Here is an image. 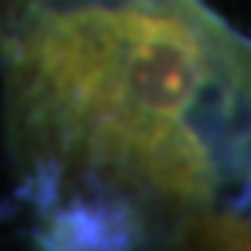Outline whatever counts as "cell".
Here are the masks:
<instances>
[{"label": "cell", "mask_w": 251, "mask_h": 251, "mask_svg": "<svg viewBox=\"0 0 251 251\" xmlns=\"http://www.w3.org/2000/svg\"><path fill=\"white\" fill-rule=\"evenodd\" d=\"M11 151L36 206L212 212L246 173L249 45L206 0H25L3 36Z\"/></svg>", "instance_id": "cell-1"}]
</instances>
